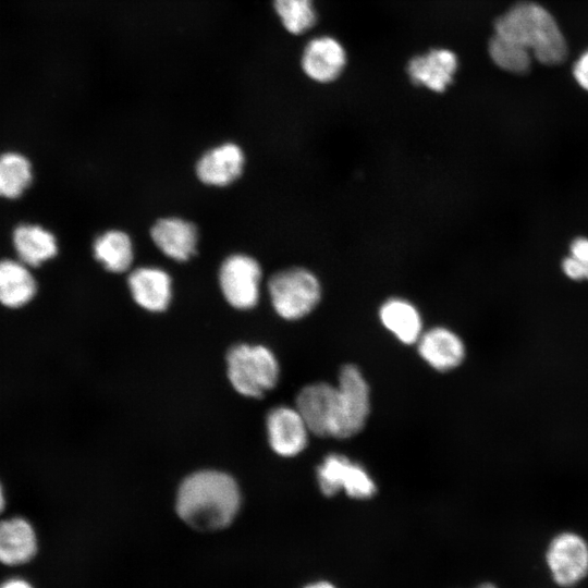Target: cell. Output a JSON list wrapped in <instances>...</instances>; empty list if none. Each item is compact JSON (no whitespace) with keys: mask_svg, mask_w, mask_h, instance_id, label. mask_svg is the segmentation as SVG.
<instances>
[{"mask_svg":"<svg viewBox=\"0 0 588 588\" xmlns=\"http://www.w3.org/2000/svg\"><path fill=\"white\" fill-rule=\"evenodd\" d=\"M242 504L236 480L219 469H200L186 476L175 497L177 516L200 531H215L232 524Z\"/></svg>","mask_w":588,"mask_h":588,"instance_id":"6da1fadb","label":"cell"},{"mask_svg":"<svg viewBox=\"0 0 588 588\" xmlns=\"http://www.w3.org/2000/svg\"><path fill=\"white\" fill-rule=\"evenodd\" d=\"M493 28V34L523 46L540 63L560 64L567 56V44L555 19L536 2L515 3L495 20Z\"/></svg>","mask_w":588,"mask_h":588,"instance_id":"7a4b0ae2","label":"cell"},{"mask_svg":"<svg viewBox=\"0 0 588 588\" xmlns=\"http://www.w3.org/2000/svg\"><path fill=\"white\" fill-rule=\"evenodd\" d=\"M275 314L286 321L309 316L321 303L323 285L310 268L292 266L274 272L267 284Z\"/></svg>","mask_w":588,"mask_h":588,"instance_id":"3957f363","label":"cell"},{"mask_svg":"<svg viewBox=\"0 0 588 588\" xmlns=\"http://www.w3.org/2000/svg\"><path fill=\"white\" fill-rule=\"evenodd\" d=\"M225 362L230 384L245 397L259 399L278 384L280 364L266 345L236 344L229 350Z\"/></svg>","mask_w":588,"mask_h":588,"instance_id":"277c9868","label":"cell"},{"mask_svg":"<svg viewBox=\"0 0 588 588\" xmlns=\"http://www.w3.org/2000/svg\"><path fill=\"white\" fill-rule=\"evenodd\" d=\"M338 392L336 439L359 433L371 408L370 388L362 370L353 364L342 366L335 384Z\"/></svg>","mask_w":588,"mask_h":588,"instance_id":"5b68a950","label":"cell"},{"mask_svg":"<svg viewBox=\"0 0 588 588\" xmlns=\"http://www.w3.org/2000/svg\"><path fill=\"white\" fill-rule=\"evenodd\" d=\"M316 479L319 490L326 497L344 491L350 498L366 500L377 492L370 473L360 463L339 453L323 457L316 469Z\"/></svg>","mask_w":588,"mask_h":588,"instance_id":"8992f818","label":"cell"},{"mask_svg":"<svg viewBox=\"0 0 588 588\" xmlns=\"http://www.w3.org/2000/svg\"><path fill=\"white\" fill-rule=\"evenodd\" d=\"M261 279L259 262L243 254L228 257L219 271V283L225 301L240 310L252 309L258 304Z\"/></svg>","mask_w":588,"mask_h":588,"instance_id":"52a82bcc","label":"cell"},{"mask_svg":"<svg viewBox=\"0 0 588 588\" xmlns=\"http://www.w3.org/2000/svg\"><path fill=\"white\" fill-rule=\"evenodd\" d=\"M295 407L306 421L311 434L335 438L338 421V392L335 384L319 381L299 390Z\"/></svg>","mask_w":588,"mask_h":588,"instance_id":"ba28073f","label":"cell"},{"mask_svg":"<svg viewBox=\"0 0 588 588\" xmlns=\"http://www.w3.org/2000/svg\"><path fill=\"white\" fill-rule=\"evenodd\" d=\"M266 432L272 452L285 458L301 454L311 434L298 409L290 405H278L268 412Z\"/></svg>","mask_w":588,"mask_h":588,"instance_id":"9c48e42d","label":"cell"},{"mask_svg":"<svg viewBox=\"0 0 588 588\" xmlns=\"http://www.w3.org/2000/svg\"><path fill=\"white\" fill-rule=\"evenodd\" d=\"M547 563L558 585L572 587L588 574V543L576 532H561L548 547Z\"/></svg>","mask_w":588,"mask_h":588,"instance_id":"30bf717a","label":"cell"},{"mask_svg":"<svg viewBox=\"0 0 588 588\" xmlns=\"http://www.w3.org/2000/svg\"><path fill=\"white\" fill-rule=\"evenodd\" d=\"M457 69L458 59L452 50L433 48L413 57L406 73L414 85L442 94L453 83Z\"/></svg>","mask_w":588,"mask_h":588,"instance_id":"8fae6325","label":"cell"},{"mask_svg":"<svg viewBox=\"0 0 588 588\" xmlns=\"http://www.w3.org/2000/svg\"><path fill=\"white\" fill-rule=\"evenodd\" d=\"M347 56L342 44L332 36H318L304 47L301 65L305 75L318 83L330 84L343 73Z\"/></svg>","mask_w":588,"mask_h":588,"instance_id":"7c38bea8","label":"cell"},{"mask_svg":"<svg viewBox=\"0 0 588 588\" xmlns=\"http://www.w3.org/2000/svg\"><path fill=\"white\" fill-rule=\"evenodd\" d=\"M416 345L421 359L439 372L456 369L466 357L461 335L444 326L425 329Z\"/></svg>","mask_w":588,"mask_h":588,"instance_id":"4fadbf2b","label":"cell"},{"mask_svg":"<svg viewBox=\"0 0 588 588\" xmlns=\"http://www.w3.org/2000/svg\"><path fill=\"white\" fill-rule=\"evenodd\" d=\"M378 318L382 327L402 344H416L425 331L419 308L405 297L392 296L383 301L378 309Z\"/></svg>","mask_w":588,"mask_h":588,"instance_id":"5bb4252c","label":"cell"},{"mask_svg":"<svg viewBox=\"0 0 588 588\" xmlns=\"http://www.w3.org/2000/svg\"><path fill=\"white\" fill-rule=\"evenodd\" d=\"M15 258L30 268H37L58 254L56 235L47 228L32 222L17 224L11 234Z\"/></svg>","mask_w":588,"mask_h":588,"instance_id":"9a60e30c","label":"cell"},{"mask_svg":"<svg viewBox=\"0 0 588 588\" xmlns=\"http://www.w3.org/2000/svg\"><path fill=\"white\" fill-rule=\"evenodd\" d=\"M37 550V535L27 519L15 516L0 520L1 564L24 565L34 559Z\"/></svg>","mask_w":588,"mask_h":588,"instance_id":"2e32d148","label":"cell"},{"mask_svg":"<svg viewBox=\"0 0 588 588\" xmlns=\"http://www.w3.org/2000/svg\"><path fill=\"white\" fill-rule=\"evenodd\" d=\"M128 287L135 303L142 308L160 313L168 308L172 297L170 275L159 268L142 267L128 277Z\"/></svg>","mask_w":588,"mask_h":588,"instance_id":"e0dca14e","label":"cell"},{"mask_svg":"<svg viewBox=\"0 0 588 588\" xmlns=\"http://www.w3.org/2000/svg\"><path fill=\"white\" fill-rule=\"evenodd\" d=\"M244 161L241 147L226 143L210 149L199 159L197 176L205 184L225 186L241 175Z\"/></svg>","mask_w":588,"mask_h":588,"instance_id":"ac0fdd59","label":"cell"},{"mask_svg":"<svg viewBox=\"0 0 588 588\" xmlns=\"http://www.w3.org/2000/svg\"><path fill=\"white\" fill-rule=\"evenodd\" d=\"M33 268L17 258L0 259V304L16 309L29 304L37 293Z\"/></svg>","mask_w":588,"mask_h":588,"instance_id":"d6986e66","label":"cell"},{"mask_svg":"<svg viewBox=\"0 0 588 588\" xmlns=\"http://www.w3.org/2000/svg\"><path fill=\"white\" fill-rule=\"evenodd\" d=\"M151 238L158 248L168 257L185 261L196 250V226L180 218H164L158 220L151 228Z\"/></svg>","mask_w":588,"mask_h":588,"instance_id":"ffe728a7","label":"cell"},{"mask_svg":"<svg viewBox=\"0 0 588 588\" xmlns=\"http://www.w3.org/2000/svg\"><path fill=\"white\" fill-rule=\"evenodd\" d=\"M34 170L30 160L16 150L0 154V199L15 200L30 187Z\"/></svg>","mask_w":588,"mask_h":588,"instance_id":"44dd1931","label":"cell"},{"mask_svg":"<svg viewBox=\"0 0 588 588\" xmlns=\"http://www.w3.org/2000/svg\"><path fill=\"white\" fill-rule=\"evenodd\" d=\"M94 255L108 271L123 272L133 261V245L130 236L118 230L99 235L94 242Z\"/></svg>","mask_w":588,"mask_h":588,"instance_id":"7402d4cb","label":"cell"},{"mask_svg":"<svg viewBox=\"0 0 588 588\" xmlns=\"http://www.w3.org/2000/svg\"><path fill=\"white\" fill-rule=\"evenodd\" d=\"M488 52L493 63L501 70L514 74H525L530 70L532 54L505 37L493 34L488 44Z\"/></svg>","mask_w":588,"mask_h":588,"instance_id":"603a6c76","label":"cell"},{"mask_svg":"<svg viewBox=\"0 0 588 588\" xmlns=\"http://www.w3.org/2000/svg\"><path fill=\"white\" fill-rule=\"evenodd\" d=\"M273 8L283 27L293 35L310 30L317 22L313 0H273Z\"/></svg>","mask_w":588,"mask_h":588,"instance_id":"cb8c5ba5","label":"cell"},{"mask_svg":"<svg viewBox=\"0 0 588 588\" xmlns=\"http://www.w3.org/2000/svg\"><path fill=\"white\" fill-rule=\"evenodd\" d=\"M563 273L573 281H588V237L577 236L569 244V255L561 262Z\"/></svg>","mask_w":588,"mask_h":588,"instance_id":"d4e9b609","label":"cell"},{"mask_svg":"<svg viewBox=\"0 0 588 588\" xmlns=\"http://www.w3.org/2000/svg\"><path fill=\"white\" fill-rule=\"evenodd\" d=\"M573 75L578 85L588 91V49L574 63Z\"/></svg>","mask_w":588,"mask_h":588,"instance_id":"484cf974","label":"cell"},{"mask_svg":"<svg viewBox=\"0 0 588 588\" xmlns=\"http://www.w3.org/2000/svg\"><path fill=\"white\" fill-rule=\"evenodd\" d=\"M0 588H34L33 585L24 578L11 577L0 584Z\"/></svg>","mask_w":588,"mask_h":588,"instance_id":"4316f807","label":"cell"},{"mask_svg":"<svg viewBox=\"0 0 588 588\" xmlns=\"http://www.w3.org/2000/svg\"><path fill=\"white\" fill-rule=\"evenodd\" d=\"M304 588H335V587L328 581H317V583L307 585Z\"/></svg>","mask_w":588,"mask_h":588,"instance_id":"83f0119b","label":"cell"},{"mask_svg":"<svg viewBox=\"0 0 588 588\" xmlns=\"http://www.w3.org/2000/svg\"><path fill=\"white\" fill-rule=\"evenodd\" d=\"M4 506H5V498H4L2 486L0 483V513L3 511Z\"/></svg>","mask_w":588,"mask_h":588,"instance_id":"f1b7e54d","label":"cell"},{"mask_svg":"<svg viewBox=\"0 0 588 588\" xmlns=\"http://www.w3.org/2000/svg\"><path fill=\"white\" fill-rule=\"evenodd\" d=\"M478 588H497L493 584L485 583L481 584Z\"/></svg>","mask_w":588,"mask_h":588,"instance_id":"f546056e","label":"cell"}]
</instances>
